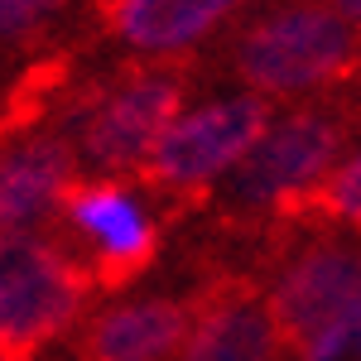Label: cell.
<instances>
[{"label":"cell","instance_id":"7","mask_svg":"<svg viewBox=\"0 0 361 361\" xmlns=\"http://www.w3.org/2000/svg\"><path fill=\"white\" fill-rule=\"evenodd\" d=\"M265 304L289 347L328 333L361 304V236H313L289 250L265 289Z\"/></svg>","mask_w":361,"mask_h":361},{"label":"cell","instance_id":"14","mask_svg":"<svg viewBox=\"0 0 361 361\" xmlns=\"http://www.w3.org/2000/svg\"><path fill=\"white\" fill-rule=\"evenodd\" d=\"M299 361H361V304L347 318H337L328 333L304 342L299 347Z\"/></svg>","mask_w":361,"mask_h":361},{"label":"cell","instance_id":"8","mask_svg":"<svg viewBox=\"0 0 361 361\" xmlns=\"http://www.w3.org/2000/svg\"><path fill=\"white\" fill-rule=\"evenodd\" d=\"M82 169L73 159L63 130L25 126L0 135V236L49 231L78 188Z\"/></svg>","mask_w":361,"mask_h":361},{"label":"cell","instance_id":"4","mask_svg":"<svg viewBox=\"0 0 361 361\" xmlns=\"http://www.w3.org/2000/svg\"><path fill=\"white\" fill-rule=\"evenodd\" d=\"M270 111L275 106L265 97L246 92V87H226L212 97L183 102V111L169 121V130L154 145L145 178L164 193H183V197L217 193L246 164V154L255 149Z\"/></svg>","mask_w":361,"mask_h":361},{"label":"cell","instance_id":"13","mask_svg":"<svg viewBox=\"0 0 361 361\" xmlns=\"http://www.w3.org/2000/svg\"><path fill=\"white\" fill-rule=\"evenodd\" d=\"M63 0H0V49L29 44L58 20Z\"/></svg>","mask_w":361,"mask_h":361},{"label":"cell","instance_id":"15","mask_svg":"<svg viewBox=\"0 0 361 361\" xmlns=\"http://www.w3.org/2000/svg\"><path fill=\"white\" fill-rule=\"evenodd\" d=\"M337 5H342V10H347V20L361 29V0H337Z\"/></svg>","mask_w":361,"mask_h":361},{"label":"cell","instance_id":"6","mask_svg":"<svg viewBox=\"0 0 361 361\" xmlns=\"http://www.w3.org/2000/svg\"><path fill=\"white\" fill-rule=\"evenodd\" d=\"M63 246L87 265L92 279L140 275L159 246V207L130 178H78L63 212Z\"/></svg>","mask_w":361,"mask_h":361},{"label":"cell","instance_id":"10","mask_svg":"<svg viewBox=\"0 0 361 361\" xmlns=\"http://www.w3.org/2000/svg\"><path fill=\"white\" fill-rule=\"evenodd\" d=\"M241 5L246 0H111L106 25L130 54L164 63L207 44L241 15Z\"/></svg>","mask_w":361,"mask_h":361},{"label":"cell","instance_id":"5","mask_svg":"<svg viewBox=\"0 0 361 361\" xmlns=\"http://www.w3.org/2000/svg\"><path fill=\"white\" fill-rule=\"evenodd\" d=\"M342 149H347V130L333 111L323 106L270 111L246 164L231 173L226 197L246 212H294L304 202H318Z\"/></svg>","mask_w":361,"mask_h":361},{"label":"cell","instance_id":"1","mask_svg":"<svg viewBox=\"0 0 361 361\" xmlns=\"http://www.w3.org/2000/svg\"><path fill=\"white\" fill-rule=\"evenodd\" d=\"M361 58V29L337 0H289L255 15L231 49V68L246 92L275 102H299L337 78H347Z\"/></svg>","mask_w":361,"mask_h":361},{"label":"cell","instance_id":"2","mask_svg":"<svg viewBox=\"0 0 361 361\" xmlns=\"http://www.w3.org/2000/svg\"><path fill=\"white\" fill-rule=\"evenodd\" d=\"M183 102H188L183 78L164 63H145L87 92L63 116L58 130L82 178H130V173H145L159 135L183 111Z\"/></svg>","mask_w":361,"mask_h":361},{"label":"cell","instance_id":"11","mask_svg":"<svg viewBox=\"0 0 361 361\" xmlns=\"http://www.w3.org/2000/svg\"><path fill=\"white\" fill-rule=\"evenodd\" d=\"M284 347L265 294H222L193 313L178 361H279Z\"/></svg>","mask_w":361,"mask_h":361},{"label":"cell","instance_id":"16","mask_svg":"<svg viewBox=\"0 0 361 361\" xmlns=\"http://www.w3.org/2000/svg\"><path fill=\"white\" fill-rule=\"evenodd\" d=\"M0 361H25V357H5V352H0Z\"/></svg>","mask_w":361,"mask_h":361},{"label":"cell","instance_id":"12","mask_svg":"<svg viewBox=\"0 0 361 361\" xmlns=\"http://www.w3.org/2000/svg\"><path fill=\"white\" fill-rule=\"evenodd\" d=\"M318 207L342 231H361V140L342 149V159H337L333 178H328V188L318 197Z\"/></svg>","mask_w":361,"mask_h":361},{"label":"cell","instance_id":"9","mask_svg":"<svg viewBox=\"0 0 361 361\" xmlns=\"http://www.w3.org/2000/svg\"><path fill=\"white\" fill-rule=\"evenodd\" d=\"M193 308L173 294H116L87 308L78 347L82 361H178Z\"/></svg>","mask_w":361,"mask_h":361},{"label":"cell","instance_id":"3","mask_svg":"<svg viewBox=\"0 0 361 361\" xmlns=\"http://www.w3.org/2000/svg\"><path fill=\"white\" fill-rule=\"evenodd\" d=\"M92 275L54 231L0 236V352L39 357L82 328Z\"/></svg>","mask_w":361,"mask_h":361}]
</instances>
